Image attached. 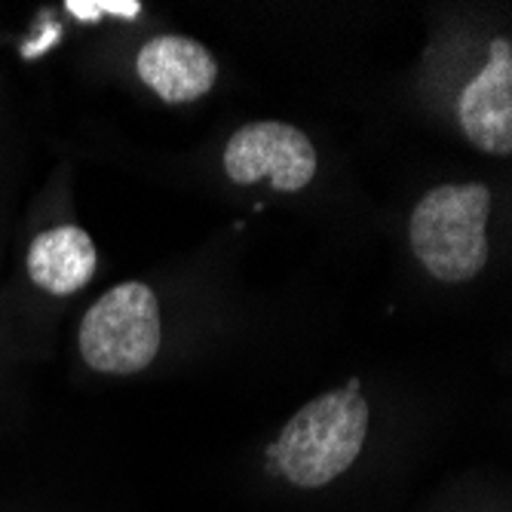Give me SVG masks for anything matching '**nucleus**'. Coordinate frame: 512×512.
Instances as JSON below:
<instances>
[{
    "mask_svg": "<svg viewBox=\"0 0 512 512\" xmlns=\"http://www.w3.org/2000/svg\"><path fill=\"white\" fill-rule=\"evenodd\" d=\"M491 191L485 184H442L411 212V249L442 283H467L488 261L485 221Z\"/></svg>",
    "mask_w": 512,
    "mask_h": 512,
    "instance_id": "2",
    "label": "nucleus"
},
{
    "mask_svg": "<svg viewBox=\"0 0 512 512\" xmlns=\"http://www.w3.org/2000/svg\"><path fill=\"white\" fill-rule=\"evenodd\" d=\"M371 424L359 381L307 402L270 445V463L298 488H322L353 467Z\"/></svg>",
    "mask_w": 512,
    "mask_h": 512,
    "instance_id": "1",
    "label": "nucleus"
},
{
    "mask_svg": "<svg viewBox=\"0 0 512 512\" xmlns=\"http://www.w3.org/2000/svg\"><path fill=\"white\" fill-rule=\"evenodd\" d=\"M99 255L89 234L74 224L43 230L28 249L31 283L50 295H74L96 276Z\"/></svg>",
    "mask_w": 512,
    "mask_h": 512,
    "instance_id": "7",
    "label": "nucleus"
},
{
    "mask_svg": "<svg viewBox=\"0 0 512 512\" xmlns=\"http://www.w3.org/2000/svg\"><path fill=\"white\" fill-rule=\"evenodd\" d=\"M160 350V307L145 283L105 292L80 322V353L102 375H138Z\"/></svg>",
    "mask_w": 512,
    "mask_h": 512,
    "instance_id": "3",
    "label": "nucleus"
},
{
    "mask_svg": "<svg viewBox=\"0 0 512 512\" xmlns=\"http://www.w3.org/2000/svg\"><path fill=\"white\" fill-rule=\"evenodd\" d=\"M135 71L166 105H188L215 86L218 65L203 43L178 34L154 37L142 46Z\"/></svg>",
    "mask_w": 512,
    "mask_h": 512,
    "instance_id": "6",
    "label": "nucleus"
},
{
    "mask_svg": "<svg viewBox=\"0 0 512 512\" xmlns=\"http://www.w3.org/2000/svg\"><path fill=\"white\" fill-rule=\"evenodd\" d=\"M224 172L237 184L267 181L273 191L295 194L316 175V151L310 138L289 123H249L227 142Z\"/></svg>",
    "mask_w": 512,
    "mask_h": 512,
    "instance_id": "4",
    "label": "nucleus"
},
{
    "mask_svg": "<svg viewBox=\"0 0 512 512\" xmlns=\"http://www.w3.org/2000/svg\"><path fill=\"white\" fill-rule=\"evenodd\" d=\"M460 129L494 157L512 154V43L494 40L485 68L463 86L457 102Z\"/></svg>",
    "mask_w": 512,
    "mask_h": 512,
    "instance_id": "5",
    "label": "nucleus"
},
{
    "mask_svg": "<svg viewBox=\"0 0 512 512\" xmlns=\"http://www.w3.org/2000/svg\"><path fill=\"white\" fill-rule=\"evenodd\" d=\"M65 10H71L80 22H96L102 16L138 19L142 4H138V0H68Z\"/></svg>",
    "mask_w": 512,
    "mask_h": 512,
    "instance_id": "8",
    "label": "nucleus"
}]
</instances>
